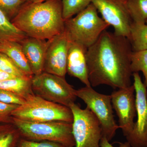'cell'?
Here are the masks:
<instances>
[{
  "label": "cell",
  "mask_w": 147,
  "mask_h": 147,
  "mask_svg": "<svg viewBox=\"0 0 147 147\" xmlns=\"http://www.w3.org/2000/svg\"><path fill=\"white\" fill-rule=\"evenodd\" d=\"M0 101L7 104L21 105L24 104L25 99L16 94L0 89Z\"/></svg>",
  "instance_id": "obj_27"
},
{
  "label": "cell",
  "mask_w": 147,
  "mask_h": 147,
  "mask_svg": "<svg viewBox=\"0 0 147 147\" xmlns=\"http://www.w3.org/2000/svg\"><path fill=\"white\" fill-rule=\"evenodd\" d=\"M132 21L146 23L147 20V0H125Z\"/></svg>",
  "instance_id": "obj_20"
},
{
  "label": "cell",
  "mask_w": 147,
  "mask_h": 147,
  "mask_svg": "<svg viewBox=\"0 0 147 147\" xmlns=\"http://www.w3.org/2000/svg\"><path fill=\"white\" fill-rule=\"evenodd\" d=\"M0 53L7 55L27 76H33L19 42L0 40Z\"/></svg>",
  "instance_id": "obj_15"
},
{
  "label": "cell",
  "mask_w": 147,
  "mask_h": 147,
  "mask_svg": "<svg viewBox=\"0 0 147 147\" xmlns=\"http://www.w3.org/2000/svg\"><path fill=\"white\" fill-rule=\"evenodd\" d=\"M25 3L22 0H0V9L11 21Z\"/></svg>",
  "instance_id": "obj_23"
},
{
  "label": "cell",
  "mask_w": 147,
  "mask_h": 147,
  "mask_svg": "<svg viewBox=\"0 0 147 147\" xmlns=\"http://www.w3.org/2000/svg\"><path fill=\"white\" fill-rule=\"evenodd\" d=\"M133 52L147 50V24L132 22L128 38Z\"/></svg>",
  "instance_id": "obj_17"
},
{
  "label": "cell",
  "mask_w": 147,
  "mask_h": 147,
  "mask_svg": "<svg viewBox=\"0 0 147 147\" xmlns=\"http://www.w3.org/2000/svg\"><path fill=\"white\" fill-rule=\"evenodd\" d=\"M69 108L73 116L72 134L75 147H100L101 126L94 113L88 107L82 109L75 102Z\"/></svg>",
  "instance_id": "obj_8"
},
{
  "label": "cell",
  "mask_w": 147,
  "mask_h": 147,
  "mask_svg": "<svg viewBox=\"0 0 147 147\" xmlns=\"http://www.w3.org/2000/svg\"><path fill=\"white\" fill-rule=\"evenodd\" d=\"M16 76H13L11 74H9L2 71L0 69V82L4 81V80H7L12 78H16Z\"/></svg>",
  "instance_id": "obj_29"
},
{
  "label": "cell",
  "mask_w": 147,
  "mask_h": 147,
  "mask_svg": "<svg viewBox=\"0 0 147 147\" xmlns=\"http://www.w3.org/2000/svg\"><path fill=\"white\" fill-rule=\"evenodd\" d=\"M131 61V71L133 73L142 71L144 77V84L147 88V50L132 52Z\"/></svg>",
  "instance_id": "obj_22"
},
{
  "label": "cell",
  "mask_w": 147,
  "mask_h": 147,
  "mask_svg": "<svg viewBox=\"0 0 147 147\" xmlns=\"http://www.w3.org/2000/svg\"><path fill=\"white\" fill-rule=\"evenodd\" d=\"M92 3L74 17L65 21V30L70 40L88 48L97 41L110 25L98 16Z\"/></svg>",
  "instance_id": "obj_4"
},
{
  "label": "cell",
  "mask_w": 147,
  "mask_h": 147,
  "mask_svg": "<svg viewBox=\"0 0 147 147\" xmlns=\"http://www.w3.org/2000/svg\"><path fill=\"white\" fill-rule=\"evenodd\" d=\"M28 36L17 29L0 9V40L19 42Z\"/></svg>",
  "instance_id": "obj_18"
},
{
  "label": "cell",
  "mask_w": 147,
  "mask_h": 147,
  "mask_svg": "<svg viewBox=\"0 0 147 147\" xmlns=\"http://www.w3.org/2000/svg\"><path fill=\"white\" fill-rule=\"evenodd\" d=\"M92 1L61 0L64 20L66 21L84 10L92 3Z\"/></svg>",
  "instance_id": "obj_21"
},
{
  "label": "cell",
  "mask_w": 147,
  "mask_h": 147,
  "mask_svg": "<svg viewBox=\"0 0 147 147\" xmlns=\"http://www.w3.org/2000/svg\"><path fill=\"white\" fill-rule=\"evenodd\" d=\"M146 24H147V20L146 21Z\"/></svg>",
  "instance_id": "obj_32"
},
{
  "label": "cell",
  "mask_w": 147,
  "mask_h": 147,
  "mask_svg": "<svg viewBox=\"0 0 147 147\" xmlns=\"http://www.w3.org/2000/svg\"><path fill=\"white\" fill-rule=\"evenodd\" d=\"M20 105L7 104L0 101V124H12V112Z\"/></svg>",
  "instance_id": "obj_25"
},
{
  "label": "cell",
  "mask_w": 147,
  "mask_h": 147,
  "mask_svg": "<svg viewBox=\"0 0 147 147\" xmlns=\"http://www.w3.org/2000/svg\"><path fill=\"white\" fill-rule=\"evenodd\" d=\"M49 40L27 36L20 42L33 75L43 72L45 55Z\"/></svg>",
  "instance_id": "obj_13"
},
{
  "label": "cell",
  "mask_w": 147,
  "mask_h": 147,
  "mask_svg": "<svg viewBox=\"0 0 147 147\" xmlns=\"http://www.w3.org/2000/svg\"><path fill=\"white\" fill-rule=\"evenodd\" d=\"M100 147H115L111 144L110 142L105 137H101L100 143ZM118 147H131L130 144L128 142L125 143H120Z\"/></svg>",
  "instance_id": "obj_28"
},
{
  "label": "cell",
  "mask_w": 147,
  "mask_h": 147,
  "mask_svg": "<svg viewBox=\"0 0 147 147\" xmlns=\"http://www.w3.org/2000/svg\"><path fill=\"white\" fill-rule=\"evenodd\" d=\"M87 50L88 48L84 45L71 41L67 55V71L86 86L91 87L87 67Z\"/></svg>",
  "instance_id": "obj_14"
},
{
  "label": "cell",
  "mask_w": 147,
  "mask_h": 147,
  "mask_svg": "<svg viewBox=\"0 0 147 147\" xmlns=\"http://www.w3.org/2000/svg\"><path fill=\"white\" fill-rule=\"evenodd\" d=\"M92 3L103 20L114 28L115 34L128 38L133 21L125 0H92Z\"/></svg>",
  "instance_id": "obj_10"
},
{
  "label": "cell",
  "mask_w": 147,
  "mask_h": 147,
  "mask_svg": "<svg viewBox=\"0 0 147 147\" xmlns=\"http://www.w3.org/2000/svg\"><path fill=\"white\" fill-rule=\"evenodd\" d=\"M76 94L86 104L100 122L102 137L110 142L119 128L113 115L111 95L96 91L92 86H86L76 90Z\"/></svg>",
  "instance_id": "obj_7"
},
{
  "label": "cell",
  "mask_w": 147,
  "mask_h": 147,
  "mask_svg": "<svg viewBox=\"0 0 147 147\" xmlns=\"http://www.w3.org/2000/svg\"><path fill=\"white\" fill-rule=\"evenodd\" d=\"M24 1V2H30L31 0H22Z\"/></svg>",
  "instance_id": "obj_31"
},
{
  "label": "cell",
  "mask_w": 147,
  "mask_h": 147,
  "mask_svg": "<svg viewBox=\"0 0 147 147\" xmlns=\"http://www.w3.org/2000/svg\"><path fill=\"white\" fill-rule=\"evenodd\" d=\"M21 137L13 124H0V147H17Z\"/></svg>",
  "instance_id": "obj_19"
},
{
  "label": "cell",
  "mask_w": 147,
  "mask_h": 147,
  "mask_svg": "<svg viewBox=\"0 0 147 147\" xmlns=\"http://www.w3.org/2000/svg\"><path fill=\"white\" fill-rule=\"evenodd\" d=\"M17 147H65L56 142L49 141H35L21 138Z\"/></svg>",
  "instance_id": "obj_26"
},
{
  "label": "cell",
  "mask_w": 147,
  "mask_h": 147,
  "mask_svg": "<svg viewBox=\"0 0 147 147\" xmlns=\"http://www.w3.org/2000/svg\"><path fill=\"white\" fill-rule=\"evenodd\" d=\"M50 1V0H31L30 2L33 3H40L46 1Z\"/></svg>",
  "instance_id": "obj_30"
},
{
  "label": "cell",
  "mask_w": 147,
  "mask_h": 147,
  "mask_svg": "<svg viewBox=\"0 0 147 147\" xmlns=\"http://www.w3.org/2000/svg\"><path fill=\"white\" fill-rule=\"evenodd\" d=\"M11 21L28 36L51 39L65 30L61 0L27 2Z\"/></svg>",
  "instance_id": "obj_2"
},
{
  "label": "cell",
  "mask_w": 147,
  "mask_h": 147,
  "mask_svg": "<svg viewBox=\"0 0 147 147\" xmlns=\"http://www.w3.org/2000/svg\"><path fill=\"white\" fill-rule=\"evenodd\" d=\"M132 52L127 38L104 31L87 50V67L91 86L105 85L121 89L131 86Z\"/></svg>",
  "instance_id": "obj_1"
},
{
  "label": "cell",
  "mask_w": 147,
  "mask_h": 147,
  "mask_svg": "<svg viewBox=\"0 0 147 147\" xmlns=\"http://www.w3.org/2000/svg\"><path fill=\"white\" fill-rule=\"evenodd\" d=\"M12 117L31 122L63 121L72 123L73 116L69 107L55 103L33 94L12 112Z\"/></svg>",
  "instance_id": "obj_3"
},
{
  "label": "cell",
  "mask_w": 147,
  "mask_h": 147,
  "mask_svg": "<svg viewBox=\"0 0 147 147\" xmlns=\"http://www.w3.org/2000/svg\"><path fill=\"white\" fill-rule=\"evenodd\" d=\"M135 89L137 120L125 137L131 147H147V89L139 72L132 74Z\"/></svg>",
  "instance_id": "obj_9"
},
{
  "label": "cell",
  "mask_w": 147,
  "mask_h": 147,
  "mask_svg": "<svg viewBox=\"0 0 147 147\" xmlns=\"http://www.w3.org/2000/svg\"><path fill=\"white\" fill-rule=\"evenodd\" d=\"M113 109L119 118V126L124 136L130 133L137 116L135 89L133 85L128 88L118 89L110 95Z\"/></svg>",
  "instance_id": "obj_11"
},
{
  "label": "cell",
  "mask_w": 147,
  "mask_h": 147,
  "mask_svg": "<svg viewBox=\"0 0 147 147\" xmlns=\"http://www.w3.org/2000/svg\"><path fill=\"white\" fill-rule=\"evenodd\" d=\"M34 94L48 101L69 107L75 102L76 90L65 78L43 71L34 75L32 81Z\"/></svg>",
  "instance_id": "obj_6"
},
{
  "label": "cell",
  "mask_w": 147,
  "mask_h": 147,
  "mask_svg": "<svg viewBox=\"0 0 147 147\" xmlns=\"http://www.w3.org/2000/svg\"><path fill=\"white\" fill-rule=\"evenodd\" d=\"M43 71L65 78L67 55L71 41L65 30L49 40Z\"/></svg>",
  "instance_id": "obj_12"
},
{
  "label": "cell",
  "mask_w": 147,
  "mask_h": 147,
  "mask_svg": "<svg viewBox=\"0 0 147 147\" xmlns=\"http://www.w3.org/2000/svg\"><path fill=\"white\" fill-rule=\"evenodd\" d=\"M33 77H16L0 82V89L20 96L25 99L34 94L32 90Z\"/></svg>",
  "instance_id": "obj_16"
},
{
  "label": "cell",
  "mask_w": 147,
  "mask_h": 147,
  "mask_svg": "<svg viewBox=\"0 0 147 147\" xmlns=\"http://www.w3.org/2000/svg\"><path fill=\"white\" fill-rule=\"evenodd\" d=\"M0 69L18 77H31L26 75L7 55L0 53ZM33 77V76H32Z\"/></svg>",
  "instance_id": "obj_24"
},
{
  "label": "cell",
  "mask_w": 147,
  "mask_h": 147,
  "mask_svg": "<svg viewBox=\"0 0 147 147\" xmlns=\"http://www.w3.org/2000/svg\"><path fill=\"white\" fill-rule=\"evenodd\" d=\"M12 124L18 129L23 139L56 142L65 147L76 146L72 123L63 121L31 122L12 117Z\"/></svg>",
  "instance_id": "obj_5"
}]
</instances>
